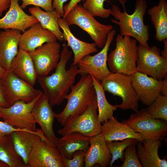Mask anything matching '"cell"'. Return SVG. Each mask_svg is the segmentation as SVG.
I'll return each mask as SVG.
<instances>
[{
    "mask_svg": "<svg viewBox=\"0 0 167 167\" xmlns=\"http://www.w3.org/2000/svg\"><path fill=\"white\" fill-rule=\"evenodd\" d=\"M163 41L164 43V49L161 52L160 54L163 58L167 59V38L165 39Z\"/></svg>",
    "mask_w": 167,
    "mask_h": 167,
    "instance_id": "cell-43",
    "label": "cell"
},
{
    "mask_svg": "<svg viewBox=\"0 0 167 167\" xmlns=\"http://www.w3.org/2000/svg\"><path fill=\"white\" fill-rule=\"evenodd\" d=\"M41 95L29 102L19 101L8 107L0 109L1 118L14 127L37 131L36 122L32 111L34 105Z\"/></svg>",
    "mask_w": 167,
    "mask_h": 167,
    "instance_id": "cell-11",
    "label": "cell"
},
{
    "mask_svg": "<svg viewBox=\"0 0 167 167\" xmlns=\"http://www.w3.org/2000/svg\"><path fill=\"white\" fill-rule=\"evenodd\" d=\"M69 26L75 25L87 32L97 47L102 48L106 42L107 35L113 29L110 25L101 24L80 4L76 5L62 18Z\"/></svg>",
    "mask_w": 167,
    "mask_h": 167,
    "instance_id": "cell-5",
    "label": "cell"
},
{
    "mask_svg": "<svg viewBox=\"0 0 167 167\" xmlns=\"http://www.w3.org/2000/svg\"><path fill=\"white\" fill-rule=\"evenodd\" d=\"M86 153L83 150H79L74 153L71 159L62 157L64 167H84Z\"/></svg>",
    "mask_w": 167,
    "mask_h": 167,
    "instance_id": "cell-35",
    "label": "cell"
},
{
    "mask_svg": "<svg viewBox=\"0 0 167 167\" xmlns=\"http://www.w3.org/2000/svg\"><path fill=\"white\" fill-rule=\"evenodd\" d=\"M101 134L106 142L121 141L128 138L135 139L141 142L144 140L139 133L127 124L119 122L113 115L101 125Z\"/></svg>",
    "mask_w": 167,
    "mask_h": 167,
    "instance_id": "cell-22",
    "label": "cell"
},
{
    "mask_svg": "<svg viewBox=\"0 0 167 167\" xmlns=\"http://www.w3.org/2000/svg\"><path fill=\"white\" fill-rule=\"evenodd\" d=\"M72 53L64 43L55 72L49 76H38L37 81L43 94L52 107L61 105L66 99L71 87L74 84L76 76L79 74L77 65L72 64L68 69H66Z\"/></svg>",
    "mask_w": 167,
    "mask_h": 167,
    "instance_id": "cell-1",
    "label": "cell"
},
{
    "mask_svg": "<svg viewBox=\"0 0 167 167\" xmlns=\"http://www.w3.org/2000/svg\"><path fill=\"white\" fill-rule=\"evenodd\" d=\"M161 144L160 140H144L137 142V154L142 167H167V161L161 159L158 155Z\"/></svg>",
    "mask_w": 167,
    "mask_h": 167,
    "instance_id": "cell-23",
    "label": "cell"
},
{
    "mask_svg": "<svg viewBox=\"0 0 167 167\" xmlns=\"http://www.w3.org/2000/svg\"><path fill=\"white\" fill-rule=\"evenodd\" d=\"M11 2V0H0V17L2 16L3 11L9 8Z\"/></svg>",
    "mask_w": 167,
    "mask_h": 167,
    "instance_id": "cell-41",
    "label": "cell"
},
{
    "mask_svg": "<svg viewBox=\"0 0 167 167\" xmlns=\"http://www.w3.org/2000/svg\"><path fill=\"white\" fill-rule=\"evenodd\" d=\"M91 75L96 94L99 112L98 119L100 123H103L113 116V112L118 108L116 105H112L108 101L100 82Z\"/></svg>",
    "mask_w": 167,
    "mask_h": 167,
    "instance_id": "cell-30",
    "label": "cell"
},
{
    "mask_svg": "<svg viewBox=\"0 0 167 167\" xmlns=\"http://www.w3.org/2000/svg\"><path fill=\"white\" fill-rule=\"evenodd\" d=\"M160 51V49L156 46L148 49L139 44L137 71L158 80H162L167 76V59L161 55Z\"/></svg>",
    "mask_w": 167,
    "mask_h": 167,
    "instance_id": "cell-9",
    "label": "cell"
},
{
    "mask_svg": "<svg viewBox=\"0 0 167 167\" xmlns=\"http://www.w3.org/2000/svg\"><path fill=\"white\" fill-rule=\"evenodd\" d=\"M0 160L9 167H27L16 151L11 134L0 137Z\"/></svg>",
    "mask_w": 167,
    "mask_h": 167,
    "instance_id": "cell-29",
    "label": "cell"
},
{
    "mask_svg": "<svg viewBox=\"0 0 167 167\" xmlns=\"http://www.w3.org/2000/svg\"><path fill=\"white\" fill-rule=\"evenodd\" d=\"M29 11L38 20L43 28L52 32L59 41H64L63 33L60 29L58 23V19L60 17L55 10L45 11L39 7L34 6L30 8Z\"/></svg>",
    "mask_w": 167,
    "mask_h": 167,
    "instance_id": "cell-28",
    "label": "cell"
},
{
    "mask_svg": "<svg viewBox=\"0 0 167 167\" xmlns=\"http://www.w3.org/2000/svg\"><path fill=\"white\" fill-rule=\"evenodd\" d=\"M121 141L106 142L112 156V159L109 165L110 167H111L114 162L118 159L122 161H124V152L126 147L131 144L139 141L136 139L133 138L126 139Z\"/></svg>",
    "mask_w": 167,
    "mask_h": 167,
    "instance_id": "cell-31",
    "label": "cell"
},
{
    "mask_svg": "<svg viewBox=\"0 0 167 167\" xmlns=\"http://www.w3.org/2000/svg\"><path fill=\"white\" fill-rule=\"evenodd\" d=\"M43 93L39 97L32 109V113L36 123L41 128L44 135L54 146L58 138L54 132L53 126L55 113Z\"/></svg>",
    "mask_w": 167,
    "mask_h": 167,
    "instance_id": "cell-15",
    "label": "cell"
},
{
    "mask_svg": "<svg viewBox=\"0 0 167 167\" xmlns=\"http://www.w3.org/2000/svg\"><path fill=\"white\" fill-rule=\"evenodd\" d=\"M122 6L124 12H122L116 5L113 6L111 15L114 19H111L112 22L119 27L120 35L123 36L132 37L139 44L149 49L148 43L149 39V26L144 23V17L147 11L148 5L145 0H136L135 10L132 14H128L125 4L126 0H118Z\"/></svg>",
    "mask_w": 167,
    "mask_h": 167,
    "instance_id": "cell-2",
    "label": "cell"
},
{
    "mask_svg": "<svg viewBox=\"0 0 167 167\" xmlns=\"http://www.w3.org/2000/svg\"><path fill=\"white\" fill-rule=\"evenodd\" d=\"M101 81L105 91L122 99V103L116 105L118 108L138 111L139 100L133 86L131 75L111 72Z\"/></svg>",
    "mask_w": 167,
    "mask_h": 167,
    "instance_id": "cell-6",
    "label": "cell"
},
{
    "mask_svg": "<svg viewBox=\"0 0 167 167\" xmlns=\"http://www.w3.org/2000/svg\"><path fill=\"white\" fill-rule=\"evenodd\" d=\"M57 40L52 32L43 28L39 22L21 34L18 45L19 49L29 52L45 43L57 41Z\"/></svg>",
    "mask_w": 167,
    "mask_h": 167,
    "instance_id": "cell-19",
    "label": "cell"
},
{
    "mask_svg": "<svg viewBox=\"0 0 167 167\" xmlns=\"http://www.w3.org/2000/svg\"><path fill=\"white\" fill-rule=\"evenodd\" d=\"M22 3L20 6L22 9L26 8L30 5L41 7L45 11H54L52 0H21Z\"/></svg>",
    "mask_w": 167,
    "mask_h": 167,
    "instance_id": "cell-36",
    "label": "cell"
},
{
    "mask_svg": "<svg viewBox=\"0 0 167 167\" xmlns=\"http://www.w3.org/2000/svg\"><path fill=\"white\" fill-rule=\"evenodd\" d=\"M9 71L31 85L33 86L37 81L38 76L33 62L28 52L25 50L19 49Z\"/></svg>",
    "mask_w": 167,
    "mask_h": 167,
    "instance_id": "cell-24",
    "label": "cell"
},
{
    "mask_svg": "<svg viewBox=\"0 0 167 167\" xmlns=\"http://www.w3.org/2000/svg\"><path fill=\"white\" fill-rule=\"evenodd\" d=\"M122 122L139 133L144 140H161L167 135V121L152 117L146 108L131 114Z\"/></svg>",
    "mask_w": 167,
    "mask_h": 167,
    "instance_id": "cell-7",
    "label": "cell"
},
{
    "mask_svg": "<svg viewBox=\"0 0 167 167\" xmlns=\"http://www.w3.org/2000/svg\"><path fill=\"white\" fill-rule=\"evenodd\" d=\"M19 0H11L9 9L0 19V28L16 29L24 32L34 24L39 22L32 15L23 11L19 4Z\"/></svg>",
    "mask_w": 167,
    "mask_h": 167,
    "instance_id": "cell-17",
    "label": "cell"
},
{
    "mask_svg": "<svg viewBox=\"0 0 167 167\" xmlns=\"http://www.w3.org/2000/svg\"><path fill=\"white\" fill-rule=\"evenodd\" d=\"M67 0H53L52 6L53 9L58 13L60 17H63L64 14L63 9L64 3Z\"/></svg>",
    "mask_w": 167,
    "mask_h": 167,
    "instance_id": "cell-38",
    "label": "cell"
},
{
    "mask_svg": "<svg viewBox=\"0 0 167 167\" xmlns=\"http://www.w3.org/2000/svg\"><path fill=\"white\" fill-rule=\"evenodd\" d=\"M81 1L84 0H71L67 4L65 5L63 7L64 14L62 18H64L69 11L77 4H78Z\"/></svg>",
    "mask_w": 167,
    "mask_h": 167,
    "instance_id": "cell-40",
    "label": "cell"
},
{
    "mask_svg": "<svg viewBox=\"0 0 167 167\" xmlns=\"http://www.w3.org/2000/svg\"><path fill=\"white\" fill-rule=\"evenodd\" d=\"M90 138L79 133L73 132L58 138L56 146L62 157L71 159L74 153L78 150L86 152L89 147Z\"/></svg>",
    "mask_w": 167,
    "mask_h": 167,
    "instance_id": "cell-26",
    "label": "cell"
},
{
    "mask_svg": "<svg viewBox=\"0 0 167 167\" xmlns=\"http://www.w3.org/2000/svg\"><path fill=\"white\" fill-rule=\"evenodd\" d=\"M21 35V32L16 29L0 32V66L7 71L10 70L12 61L18 53Z\"/></svg>",
    "mask_w": 167,
    "mask_h": 167,
    "instance_id": "cell-18",
    "label": "cell"
},
{
    "mask_svg": "<svg viewBox=\"0 0 167 167\" xmlns=\"http://www.w3.org/2000/svg\"><path fill=\"white\" fill-rule=\"evenodd\" d=\"M97 110L96 96L83 113L58 130V133L63 136L77 132L90 138L100 134L101 125L98 121Z\"/></svg>",
    "mask_w": 167,
    "mask_h": 167,
    "instance_id": "cell-8",
    "label": "cell"
},
{
    "mask_svg": "<svg viewBox=\"0 0 167 167\" xmlns=\"http://www.w3.org/2000/svg\"><path fill=\"white\" fill-rule=\"evenodd\" d=\"M60 46L57 41L45 43L28 52L38 76H46L56 68L60 57Z\"/></svg>",
    "mask_w": 167,
    "mask_h": 167,
    "instance_id": "cell-13",
    "label": "cell"
},
{
    "mask_svg": "<svg viewBox=\"0 0 167 167\" xmlns=\"http://www.w3.org/2000/svg\"><path fill=\"white\" fill-rule=\"evenodd\" d=\"M0 167H9V166L0 160Z\"/></svg>",
    "mask_w": 167,
    "mask_h": 167,
    "instance_id": "cell-45",
    "label": "cell"
},
{
    "mask_svg": "<svg viewBox=\"0 0 167 167\" xmlns=\"http://www.w3.org/2000/svg\"><path fill=\"white\" fill-rule=\"evenodd\" d=\"M23 129L14 127L4 121H0V137L10 135L15 131Z\"/></svg>",
    "mask_w": 167,
    "mask_h": 167,
    "instance_id": "cell-37",
    "label": "cell"
},
{
    "mask_svg": "<svg viewBox=\"0 0 167 167\" xmlns=\"http://www.w3.org/2000/svg\"><path fill=\"white\" fill-rule=\"evenodd\" d=\"M10 106L6 98L2 79L0 78V109Z\"/></svg>",
    "mask_w": 167,
    "mask_h": 167,
    "instance_id": "cell-39",
    "label": "cell"
},
{
    "mask_svg": "<svg viewBox=\"0 0 167 167\" xmlns=\"http://www.w3.org/2000/svg\"><path fill=\"white\" fill-rule=\"evenodd\" d=\"M67 95V103L62 111L55 113V118L64 126L83 113L96 96L92 76L89 74L82 75L79 80L71 87Z\"/></svg>",
    "mask_w": 167,
    "mask_h": 167,
    "instance_id": "cell-3",
    "label": "cell"
},
{
    "mask_svg": "<svg viewBox=\"0 0 167 167\" xmlns=\"http://www.w3.org/2000/svg\"><path fill=\"white\" fill-rule=\"evenodd\" d=\"M112 159L107 144L101 133L90 138L89 147L85 157V167H92L98 164L101 167L109 165Z\"/></svg>",
    "mask_w": 167,
    "mask_h": 167,
    "instance_id": "cell-21",
    "label": "cell"
},
{
    "mask_svg": "<svg viewBox=\"0 0 167 167\" xmlns=\"http://www.w3.org/2000/svg\"><path fill=\"white\" fill-rule=\"evenodd\" d=\"M137 143L126 147L124 152V162L121 167H142L138 159L136 146Z\"/></svg>",
    "mask_w": 167,
    "mask_h": 167,
    "instance_id": "cell-34",
    "label": "cell"
},
{
    "mask_svg": "<svg viewBox=\"0 0 167 167\" xmlns=\"http://www.w3.org/2000/svg\"><path fill=\"white\" fill-rule=\"evenodd\" d=\"M58 23L63 31L64 40L67 41V46L70 47L73 51L74 54L73 64L77 65L79 61L85 56L98 51L94 42L88 43L76 37L72 33L69 26L62 18L59 17Z\"/></svg>",
    "mask_w": 167,
    "mask_h": 167,
    "instance_id": "cell-25",
    "label": "cell"
},
{
    "mask_svg": "<svg viewBox=\"0 0 167 167\" xmlns=\"http://www.w3.org/2000/svg\"><path fill=\"white\" fill-rule=\"evenodd\" d=\"M7 71L4 69L0 66V78H2L6 75Z\"/></svg>",
    "mask_w": 167,
    "mask_h": 167,
    "instance_id": "cell-44",
    "label": "cell"
},
{
    "mask_svg": "<svg viewBox=\"0 0 167 167\" xmlns=\"http://www.w3.org/2000/svg\"><path fill=\"white\" fill-rule=\"evenodd\" d=\"M133 86L139 100L148 106L161 94L162 81L138 71L131 75Z\"/></svg>",
    "mask_w": 167,
    "mask_h": 167,
    "instance_id": "cell-16",
    "label": "cell"
},
{
    "mask_svg": "<svg viewBox=\"0 0 167 167\" xmlns=\"http://www.w3.org/2000/svg\"><path fill=\"white\" fill-rule=\"evenodd\" d=\"M106 0H85L82 6L94 17L106 19L111 15V9L104 7V2Z\"/></svg>",
    "mask_w": 167,
    "mask_h": 167,
    "instance_id": "cell-33",
    "label": "cell"
},
{
    "mask_svg": "<svg viewBox=\"0 0 167 167\" xmlns=\"http://www.w3.org/2000/svg\"><path fill=\"white\" fill-rule=\"evenodd\" d=\"M156 31L155 38L162 42L167 38V2L160 0L158 4L149 9L147 12Z\"/></svg>",
    "mask_w": 167,
    "mask_h": 167,
    "instance_id": "cell-27",
    "label": "cell"
},
{
    "mask_svg": "<svg viewBox=\"0 0 167 167\" xmlns=\"http://www.w3.org/2000/svg\"><path fill=\"white\" fill-rule=\"evenodd\" d=\"M146 109L152 117L167 121V96L160 94Z\"/></svg>",
    "mask_w": 167,
    "mask_h": 167,
    "instance_id": "cell-32",
    "label": "cell"
},
{
    "mask_svg": "<svg viewBox=\"0 0 167 167\" xmlns=\"http://www.w3.org/2000/svg\"><path fill=\"white\" fill-rule=\"evenodd\" d=\"M1 119V113H0V120Z\"/></svg>",
    "mask_w": 167,
    "mask_h": 167,
    "instance_id": "cell-46",
    "label": "cell"
},
{
    "mask_svg": "<svg viewBox=\"0 0 167 167\" xmlns=\"http://www.w3.org/2000/svg\"><path fill=\"white\" fill-rule=\"evenodd\" d=\"M2 79L6 98L10 106L19 101L31 102L43 93L42 90L35 88L10 71Z\"/></svg>",
    "mask_w": 167,
    "mask_h": 167,
    "instance_id": "cell-12",
    "label": "cell"
},
{
    "mask_svg": "<svg viewBox=\"0 0 167 167\" xmlns=\"http://www.w3.org/2000/svg\"><path fill=\"white\" fill-rule=\"evenodd\" d=\"M27 167H64V165L56 147L40 138L35 143L29 155Z\"/></svg>",
    "mask_w": 167,
    "mask_h": 167,
    "instance_id": "cell-14",
    "label": "cell"
},
{
    "mask_svg": "<svg viewBox=\"0 0 167 167\" xmlns=\"http://www.w3.org/2000/svg\"><path fill=\"white\" fill-rule=\"evenodd\" d=\"M162 81L161 94L163 96H167V76H166Z\"/></svg>",
    "mask_w": 167,
    "mask_h": 167,
    "instance_id": "cell-42",
    "label": "cell"
},
{
    "mask_svg": "<svg viewBox=\"0 0 167 167\" xmlns=\"http://www.w3.org/2000/svg\"><path fill=\"white\" fill-rule=\"evenodd\" d=\"M115 40L116 47L108 56V67L112 73L131 75L137 71V41L119 34Z\"/></svg>",
    "mask_w": 167,
    "mask_h": 167,
    "instance_id": "cell-4",
    "label": "cell"
},
{
    "mask_svg": "<svg viewBox=\"0 0 167 167\" xmlns=\"http://www.w3.org/2000/svg\"><path fill=\"white\" fill-rule=\"evenodd\" d=\"M116 33L115 30L110 31L108 34L105 44L100 52L93 56L87 55L79 61L77 64L79 74L91 75L100 82L111 72L107 64L108 53Z\"/></svg>",
    "mask_w": 167,
    "mask_h": 167,
    "instance_id": "cell-10",
    "label": "cell"
},
{
    "mask_svg": "<svg viewBox=\"0 0 167 167\" xmlns=\"http://www.w3.org/2000/svg\"><path fill=\"white\" fill-rule=\"evenodd\" d=\"M11 135L16 151L27 167L29 155L35 143L39 138H41L53 145L40 129H37V131H33L24 129L12 132Z\"/></svg>",
    "mask_w": 167,
    "mask_h": 167,
    "instance_id": "cell-20",
    "label": "cell"
}]
</instances>
